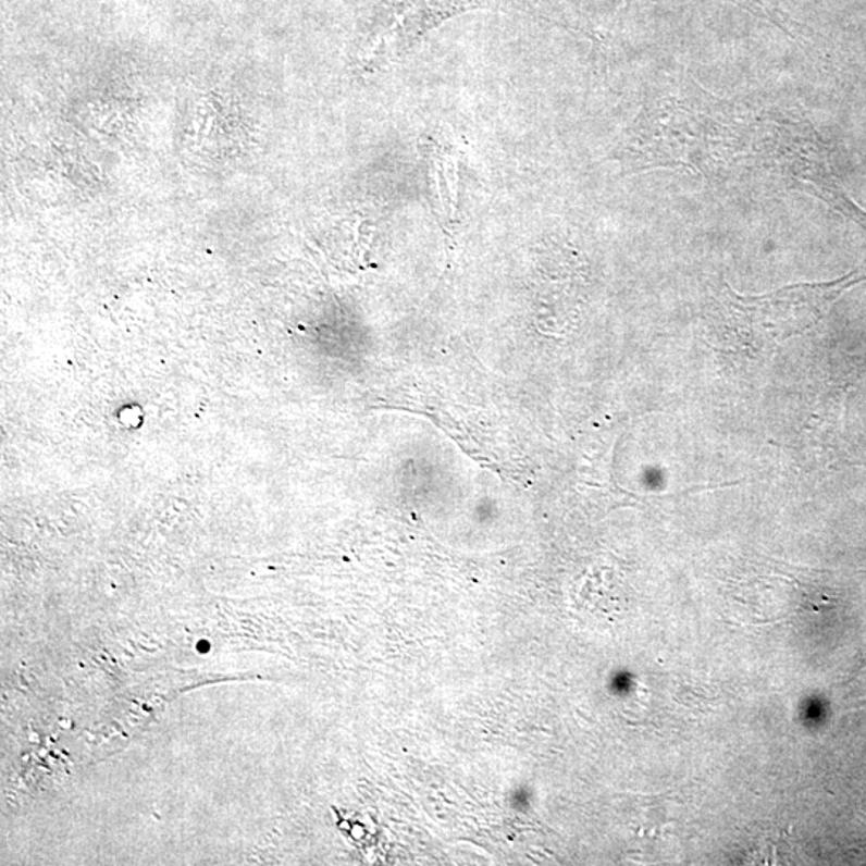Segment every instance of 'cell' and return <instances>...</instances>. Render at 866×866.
<instances>
[{"instance_id":"cell-1","label":"cell","mask_w":866,"mask_h":866,"mask_svg":"<svg viewBox=\"0 0 866 866\" xmlns=\"http://www.w3.org/2000/svg\"><path fill=\"white\" fill-rule=\"evenodd\" d=\"M864 281L855 270L839 280L794 284L764 296H742L723 284L714 307L722 347L746 358L769 355L781 342L815 330L836 300Z\"/></svg>"}]
</instances>
